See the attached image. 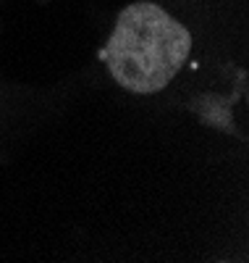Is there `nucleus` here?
Listing matches in <instances>:
<instances>
[{
	"label": "nucleus",
	"instance_id": "nucleus-1",
	"mask_svg": "<svg viewBox=\"0 0 249 263\" xmlns=\"http://www.w3.org/2000/svg\"><path fill=\"white\" fill-rule=\"evenodd\" d=\"M192 53V34L155 3L126 6L100 58L123 90L150 95L171 84Z\"/></svg>",
	"mask_w": 249,
	"mask_h": 263
}]
</instances>
